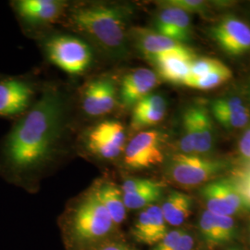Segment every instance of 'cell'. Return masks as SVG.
<instances>
[{
    "mask_svg": "<svg viewBox=\"0 0 250 250\" xmlns=\"http://www.w3.org/2000/svg\"><path fill=\"white\" fill-rule=\"evenodd\" d=\"M227 162L178 153L171 157L167 173L179 186L192 188L210 181L226 170Z\"/></svg>",
    "mask_w": 250,
    "mask_h": 250,
    "instance_id": "cell-3",
    "label": "cell"
},
{
    "mask_svg": "<svg viewBox=\"0 0 250 250\" xmlns=\"http://www.w3.org/2000/svg\"><path fill=\"white\" fill-rule=\"evenodd\" d=\"M196 135V154H207L214 145V128L211 117L206 107L195 106L188 108Z\"/></svg>",
    "mask_w": 250,
    "mask_h": 250,
    "instance_id": "cell-19",
    "label": "cell"
},
{
    "mask_svg": "<svg viewBox=\"0 0 250 250\" xmlns=\"http://www.w3.org/2000/svg\"><path fill=\"white\" fill-rule=\"evenodd\" d=\"M207 210L217 215L231 216L248 208L233 180L220 179L206 184L200 191Z\"/></svg>",
    "mask_w": 250,
    "mask_h": 250,
    "instance_id": "cell-7",
    "label": "cell"
},
{
    "mask_svg": "<svg viewBox=\"0 0 250 250\" xmlns=\"http://www.w3.org/2000/svg\"><path fill=\"white\" fill-rule=\"evenodd\" d=\"M125 163L129 169L143 170L164 161L162 134L156 130L141 131L125 146Z\"/></svg>",
    "mask_w": 250,
    "mask_h": 250,
    "instance_id": "cell-6",
    "label": "cell"
},
{
    "mask_svg": "<svg viewBox=\"0 0 250 250\" xmlns=\"http://www.w3.org/2000/svg\"><path fill=\"white\" fill-rule=\"evenodd\" d=\"M162 190L163 185L160 182H155L150 187L140 191L123 194L125 207L127 209H140L154 205L161 198Z\"/></svg>",
    "mask_w": 250,
    "mask_h": 250,
    "instance_id": "cell-22",
    "label": "cell"
},
{
    "mask_svg": "<svg viewBox=\"0 0 250 250\" xmlns=\"http://www.w3.org/2000/svg\"><path fill=\"white\" fill-rule=\"evenodd\" d=\"M215 119L227 129L242 128L248 125L250 118V111L248 107L234 112L213 114Z\"/></svg>",
    "mask_w": 250,
    "mask_h": 250,
    "instance_id": "cell-26",
    "label": "cell"
},
{
    "mask_svg": "<svg viewBox=\"0 0 250 250\" xmlns=\"http://www.w3.org/2000/svg\"><path fill=\"white\" fill-rule=\"evenodd\" d=\"M97 250H131L128 247H126L124 244H120L116 242H110L105 243L99 246Z\"/></svg>",
    "mask_w": 250,
    "mask_h": 250,
    "instance_id": "cell-34",
    "label": "cell"
},
{
    "mask_svg": "<svg viewBox=\"0 0 250 250\" xmlns=\"http://www.w3.org/2000/svg\"><path fill=\"white\" fill-rule=\"evenodd\" d=\"M131 36L138 50L149 62L161 54L187 47L184 44L146 28H134L131 32Z\"/></svg>",
    "mask_w": 250,
    "mask_h": 250,
    "instance_id": "cell-17",
    "label": "cell"
},
{
    "mask_svg": "<svg viewBox=\"0 0 250 250\" xmlns=\"http://www.w3.org/2000/svg\"><path fill=\"white\" fill-rule=\"evenodd\" d=\"M184 232L185 230L176 229L167 232L164 238L156 246H154V249L152 250H174L179 238Z\"/></svg>",
    "mask_w": 250,
    "mask_h": 250,
    "instance_id": "cell-32",
    "label": "cell"
},
{
    "mask_svg": "<svg viewBox=\"0 0 250 250\" xmlns=\"http://www.w3.org/2000/svg\"><path fill=\"white\" fill-rule=\"evenodd\" d=\"M199 231L201 237L208 246L217 247L224 245L211 212L205 210L201 215L199 220Z\"/></svg>",
    "mask_w": 250,
    "mask_h": 250,
    "instance_id": "cell-24",
    "label": "cell"
},
{
    "mask_svg": "<svg viewBox=\"0 0 250 250\" xmlns=\"http://www.w3.org/2000/svg\"><path fill=\"white\" fill-rule=\"evenodd\" d=\"M167 232V223L161 207L157 205L149 206L142 210L132 230L135 241L146 246H156L164 238Z\"/></svg>",
    "mask_w": 250,
    "mask_h": 250,
    "instance_id": "cell-14",
    "label": "cell"
},
{
    "mask_svg": "<svg viewBox=\"0 0 250 250\" xmlns=\"http://www.w3.org/2000/svg\"><path fill=\"white\" fill-rule=\"evenodd\" d=\"M224 63L219 60L211 58H198L196 59L190 67V71L188 73V78L184 82V84L189 81L196 80L200 77L205 76L206 74L212 72Z\"/></svg>",
    "mask_w": 250,
    "mask_h": 250,
    "instance_id": "cell-25",
    "label": "cell"
},
{
    "mask_svg": "<svg viewBox=\"0 0 250 250\" xmlns=\"http://www.w3.org/2000/svg\"><path fill=\"white\" fill-rule=\"evenodd\" d=\"M156 181L149 180V179H128L124 183L121 190H122L123 194H131V193L140 191V190H142L144 188L150 187Z\"/></svg>",
    "mask_w": 250,
    "mask_h": 250,
    "instance_id": "cell-31",
    "label": "cell"
},
{
    "mask_svg": "<svg viewBox=\"0 0 250 250\" xmlns=\"http://www.w3.org/2000/svg\"><path fill=\"white\" fill-rule=\"evenodd\" d=\"M164 2L182 9L187 13H205L208 9L207 2L202 0H168Z\"/></svg>",
    "mask_w": 250,
    "mask_h": 250,
    "instance_id": "cell-29",
    "label": "cell"
},
{
    "mask_svg": "<svg viewBox=\"0 0 250 250\" xmlns=\"http://www.w3.org/2000/svg\"><path fill=\"white\" fill-rule=\"evenodd\" d=\"M246 107H247L244 105L241 99L235 97L216 99L211 103L212 114L239 111Z\"/></svg>",
    "mask_w": 250,
    "mask_h": 250,
    "instance_id": "cell-28",
    "label": "cell"
},
{
    "mask_svg": "<svg viewBox=\"0 0 250 250\" xmlns=\"http://www.w3.org/2000/svg\"><path fill=\"white\" fill-rule=\"evenodd\" d=\"M161 7L155 19L156 32L184 45L190 41L192 26L188 13L165 2Z\"/></svg>",
    "mask_w": 250,
    "mask_h": 250,
    "instance_id": "cell-12",
    "label": "cell"
},
{
    "mask_svg": "<svg viewBox=\"0 0 250 250\" xmlns=\"http://www.w3.org/2000/svg\"><path fill=\"white\" fill-rule=\"evenodd\" d=\"M117 105L115 83L109 78L91 81L82 95V108L91 117L110 113Z\"/></svg>",
    "mask_w": 250,
    "mask_h": 250,
    "instance_id": "cell-10",
    "label": "cell"
},
{
    "mask_svg": "<svg viewBox=\"0 0 250 250\" xmlns=\"http://www.w3.org/2000/svg\"><path fill=\"white\" fill-rule=\"evenodd\" d=\"M64 115L62 95L57 90H46L9 134L5 156L9 164L25 170L44 163L61 139Z\"/></svg>",
    "mask_w": 250,
    "mask_h": 250,
    "instance_id": "cell-1",
    "label": "cell"
},
{
    "mask_svg": "<svg viewBox=\"0 0 250 250\" xmlns=\"http://www.w3.org/2000/svg\"><path fill=\"white\" fill-rule=\"evenodd\" d=\"M94 191L100 202L107 209L114 224H121L126 219L127 208L124 201V195L120 188L111 183H105Z\"/></svg>",
    "mask_w": 250,
    "mask_h": 250,
    "instance_id": "cell-21",
    "label": "cell"
},
{
    "mask_svg": "<svg viewBox=\"0 0 250 250\" xmlns=\"http://www.w3.org/2000/svg\"><path fill=\"white\" fill-rule=\"evenodd\" d=\"M211 35L225 53L239 56L250 50V27L238 18L223 19L212 27Z\"/></svg>",
    "mask_w": 250,
    "mask_h": 250,
    "instance_id": "cell-9",
    "label": "cell"
},
{
    "mask_svg": "<svg viewBox=\"0 0 250 250\" xmlns=\"http://www.w3.org/2000/svg\"><path fill=\"white\" fill-rule=\"evenodd\" d=\"M233 182L236 185L245 205L247 208H250V170L241 173Z\"/></svg>",
    "mask_w": 250,
    "mask_h": 250,
    "instance_id": "cell-30",
    "label": "cell"
},
{
    "mask_svg": "<svg viewBox=\"0 0 250 250\" xmlns=\"http://www.w3.org/2000/svg\"><path fill=\"white\" fill-rule=\"evenodd\" d=\"M193 201L190 196L172 191L161 207L165 222L171 226H180L188 220L192 211Z\"/></svg>",
    "mask_w": 250,
    "mask_h": 250,
    "instance_id": "cell-20",
    "label": "cell"
},
{
    "mask_svg": "<svg viewBox=\"0 0 250 250\" xmlns=\"http://www.w3.org/2000/svg\"><path fill=\"white\" fill-rule=\"evenodd\" d=\"M232 76V71L225 64H223L212 72L206 74L205 76L196 80L187 82L184 85L195 89H213L230 80Z\"/></svg>",
    "mask_w": 250,
    "mask_h": 250,
    "instance_id": "cell-23",
    "label": "cell"
},
{
    "mask_svg": "<svg viewBox=\"0 0 250 250\" xmlns=\"http://www.w3.org/2000/svg\"><path fill=\"white\" fill-rule=\"evenodd\" d=\"M213 218L224 245L232 241L237 234V227L234 224L232 217L225 215L213 214Z\"/></svg>",
    "mask_w": 250,
    "mask_h": 250,
    "instance_id": "cell-27",
    "label": "cell"
},
{
    "mask_svg": "<svg viewBox=\"0 0 250 250\" xmlns=\"http://www.w3.org/2000/svg\"><path fill=\"white\" fill-rule=\"evenodd\" d=\"M238 146L242 157L250 161V127L242 135Z\"/></svg>",
    "mask_w": 250,
    "mask_h": 250,
    "instance_id": "cell-33",
    "label": "cell"
},
{
    "mask_svg": "<svg viewBox=\"0 0 250 250\" xmlns=\"http://www.w3.org/2000/svg\"><path fill=\"white\" fill-rule=\"evenodd\" d=\"M167 110V102L158 94H150L141 99L134 106L131 119L133 131H139L158 125L164 119Z\"/></svg>",
    "mask_w": 250,
    "mask_h": 250,
    "instance_id": "cell-18",
    "label": "cell"
},
{
    "mask_svg": "<svg viewBox=\"0 0 250 250\" xmlns=\"http://www.w3.org/2000/svg\"><path fill=\"white\" fill-rule=\"evenodd\" d=\"M196 59V54L187 46L180 50L161 54L150 62L155 66L159 78L173 84H184L191 64Z\"/></svg>",
    "mask_w": 250,
    "mask_h": 250,
    "instance_id": "cell-11",
    "label": "cell"
},
{
    "mask_svg": "<svg viewBox=\"0 0 250 250\" xmlns=\"http://www.w3.org/2000/svg\"><path fill=\"white\" fill-rule=\"evenodd\" d=\"M241 250L240 249H238V248H232V249H230V250Z\"/></svg>",
    "mask_w": 250,
    "mask_h": 250,
    "instance_id": "cell-35",
    "label": "cell"
},
{
    "mask_svg": "<svg viewBox=\"0 0 250 250\" xmlns=\"http://www.w3.org/2000/svg\"><path fill=\"white\" fill-rule=\"evenodd\" d=\"M21 18L31 24H47L62 14L65 3L58 0H21L14 4Z\"/></svg>",
    "mask_w": 250,
    "mask_h": 250,
    "instance_id": "cell-16",
    "label": "cell"
},
{
    "mask_svg": "<svg viewBox=\"0 0 250 250\" xmlns=\"http://www.w3.org/2000/svg\"><path fill=\"white\" fill-rule=\"evenodd\" d=\"M34 90L25 81H0V117H12L22 113L30 106Z\"/></svg>",
    "mask_w": 250,
    "mask_h": 250,
    "instance_id": "cell-13",
    "label": "cell"
},
{
    "mask_svg": "<svg viewBox=\"0 0 250 250\" xmlns=\"http://www.w3.org/2000/svg\"><path fill=\"white\" fill-rule=\"evenodd\" d=\"M45 49L48 60L69 74L86 72L93 60L90 45L75 36H52L46 40Z\"/></svg>",
    "mask_w": 250,
    "mask_h": 250,
    "instance_id": "cell-4",
    "label": "cell"
},
{
    "mask_svg": "<svg viewBox=\"0 0 250 250\" xmlns=\"http://www.w3.org/2000/svg\"><path fill=\"white\" fill-rule=\"evenodd\" d=\"M159 83L158 74L152 70L135 69L124 77L120 89V100L126 107L134 106L141 99L150 95Z\"/></svg>",
    "mask_w": 250,
    "mask_h": 250,
    "instance_id": "cell-15",
    "label": "cell"
},
{
    "mask_svg": "<svg viewBox=\"0 0 250 250\" xmlns=\"http://www.w3.org/2000/svg\"><path fill=\"white\" fill-rule=\"evenodd\" d=\"M127 10L113 4H86L72 9L70 22L107 55L122 58L127 52Z\"/></svg>",
    "mask_w": 250,
    "mask_h": 250,
    "instance_id": "cell-2",
    "label": "cell"
},
{
    "mask_svg": "<svg viewBox=\"0 0 250 250\" xmlns=\"http://www.w3.org/2000/svg\"></svg>",
    "mask_w": 250,
    "mask_h": 250,
    "instance_id": "cell-36",
    "label": "cell"
},
{
    "mask_svg": "<svg viewBox=\"0 0 250 250\" xmlns=\"http://www.w3.org/2000/svg\"><path fill=\"white\" fill-rule=\"evenodd\" d=\"M125 130L117 121H105L90 130L86 144L90 151L104 160H113L125 148Z\"/></svg>",
    "mask_w": 250,
    "mask_h": 250,
    "instance_id": "cell-8",
    "label": "cell"
},
{
    "mask_svg": "<svg viewBox=\"0 0 250 250\" xmlns=\"http://www.w3.org/2000/svg\"><path fill=\"white\" fill-rule=\"evenodd\" d=\"M113 225L94 189L79 203L72 218V231L75 237L82 241H94L105 237Z\"/></svg>",
    "mask_w": 250,
    "mask_h": 250,
    "instance_id": "cell-5",
    "label": "cell"
}]
</instances>
